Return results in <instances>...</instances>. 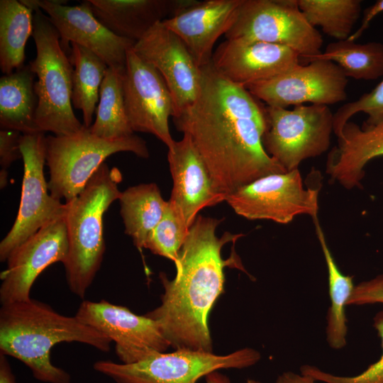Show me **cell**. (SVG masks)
<instances>
[{"label":"cell","mask_w":383,"mask_h":383,"mask_svg":"<svg viewBox=\"0 0 383 383\" xmlns=\"http://www.w3.org/2000/svg\"><path fill=\"white\" fill-rule=\"evenodd\" d=\"M201 77L194 102L172 119L190 137L216 189L226 196L265 175L287 172L263 148L265 106L211 62L201 67Z\"/></svg>","instance_id":"6da1fadb"},{"label":"cell","mask_w":383,"mask_h":383,"mask_svg":"<svg viewBox=\"0 0 383 383\" xmlns=\"http://www.w3.org/2000/svg\"><path fill=\"white\" fill-rule=\"evenodd\" d=\"M221 221L199 215L179 252L174 279L160 273L164 287L161 304L145 316L157 323L175 350H213L209 315L224 292V268L238 261L223 260L221 250L243 235L226 232L218 238L216 232Z\"/></svg>","instance_id":"7a4b0ae2"},{"label":"cell","mask_w":383,"mask_h":383,"mask_svg":"<svg viewBox=\"0 0 383 383\" xmlns=\"http://www.w3.org/2000/svg\"><path fill=\"white\" fill-rule=\"evenodd\" d=\"M62 342H78L109 352L111 340L76 316L62 315L31 298L1 305L0 353L21 361L36 379L70 383V375L50 360L52 348Z\"/></svg>","instance_id":"3957f363"},{"label":"cell","mask_w":383,"mask_h":383,"mask_svg":"<svg viewBox=\"0 0 383 383\" xmlns=\"http://www.w3.org/2000/svg\"><path fill=\"white\" fill-rule=\"evenodd\" d=\"M122 175L116 167L104 162L83 191L66 203L65 216L69 249L63 263L70 290L83 299L100 269L105 243L103 216L109 206L118 200Z\"/></svg>","instance_id":"277c9868"},{"label":"cell","mask_w":383,"mask_h":383,"mask_svg":"<svg viewBox=\"0 0 383 383\" xmlns=\"http://www.w3.org/2000/svg\"><path fill=\"white\" fill-rule=\"evenodd\" d=\"M32 37L36 57L29 62L37 76L36 123L41 132L70 135L85 128L72 110L73 67L60 45L58 31L38 6L33 10Z\"/></svg>","instance_id":"5b68a950"},{"label":"cell","mask_w":383,"mask_h":383,"mask_svg":"<svg viewBox=\"0 0 383 383\" xmlns=\"http://www.w3.org/2000/svg\"><path fill=\"white\" fill-rule=\"evenodd\" d=\"M45 145L50 194L60 201L65 199V203L83 191L110 155L131 152L139 157H149L146 142L135 134L122 139L107 140L93 135L86 127L70 135H49Z\"/></svg>","instance_id":"8992f818"},{"label":"cell","mask_w":383,"mask_h":383,"mask_svg":"<svg viewBox=\"0 0 383 383\" xmlns=\"http://www.w3.org/2000/svg\"><path fill=\"white\" fill-rule=\"evenodd\" d=\"M261 358L257 350L245 348L226 355L213 352L175 350L159 353L132 364L111 360L96 362L94 369L116 383H196L221 369H243Z\"/></svg>","instance_id":"52a82bcc"},{"label":"cell","mask_w":383,"mask_h":383,"mask_svg":"<svg viewBox=\"0 0 383 383\" xmlns=\"http://www.w3.org/2000/svg\"><path fill=\"white\" fill-rule=\"evenodd\" d=\"M265 112L263 148L287 172L328 150L333 131V113L328 106L301 104L292 109L266 106Z\"/></svg>","instance_id":"ba28073f"},{"label":"cell","mask_w":383,"mask_h":383,"mask_svg":"<svg viewBox=\"0 0 383 383\" xmlns=\"http://www.w3.org/2000/svg\"><path fill=\"white\" fill-rule=\"evenodd\" d=\"M224 36L286 46L307 62L321 53L323 42L304 16L297 0H242L236 19Z\"/></svg>","instance_id":"9c48e42d"},{"label":"cell","mask_w":383,"mask_h":383,"mask_svg":"<svg viewBox=\"0 0 383 383\" xmlns=\"http://www.w3.org/2000/svg\"><path fill=\"white\" fill-rule=\"evenodd\" d=\"M319 182L305 188L299 169L262 177L226 196L238 215L248 220L287 224L299 215L318 216Z\"/></svg>","instance_id":"30bf717a"},{"label":"cell","mask_w":383,"mask_h":383,"mask_svg":"<svg viewBox=\"0 0 383 383\" xmlns=\"http://www.w3.org/2000/svg\"><path fill=\"white\" fill-rule=\"evenodd\" d=\"M44 132L23 134L20 146L23 160V177L19 209L15 222L0 243V260L11 253L40 228L64 217L67 204L48 193L44 175L46 145Z\"/></svg>","instance_id":"8fae6325"},{"label":"cell","mask_w":383,"mask_h":383,"mask_svg":"<svg viewBox=\"0 0 383 383\" xmlns=\"http://www.w3.org/2000/svg\"><path fill=\"white\" fill-rule=\"evenodd\" d=\"M348 81L335 63L314 60L246 89L269 106L287 109L304 103L328 106L346 99Z\"/></svg>","instance_id":"7c38bea8"},{"label":"cell","mask_w":383,"mask_h":383,"mask_svg":"<svg viewBox=\"0 0 383 383\" xmlns=\"http://www.w3.org/2000/svg\"><path fill=\"white\" fill-rule=\"evenodd\" d=\"M133 47L126 53L123 77L129 124L133 132L152 134L169 148L174 142L169 126L174 114L172 95L158 70L140 58Z\"/></svg>","instance_id":"4fadbf2b"},{"label":"cell","mask_w":383,"mask_h":383,"mask_svg":"<svg viewBox=\"0 0 383 383\" xmlns=\"http://www.w3.org/2000/svg\"><path fill=\"white\" fill-rule=\"evenodd\" d=\"M75 316L114 342L116 354L123 364L135 363L170 347L155 321L123 306L105 300L83 301Z\"/></svg>","instance_id":"5bb4252c"},{"label":"cell","mask_w":383,"mask_h":383,"mask_svg":"<svg viewBox=\"0 0 383 383\" xmlns=\"http://www.w3.org/2000/svg\"><path fill=\"white\" fill-rule=\"evenodd\" d=\"M133 50L163 77L174 103L172 117L194 102L201 87V68L182 40L162 21L155 24L135 42Z\"/></svg>","instance_id":"9a60e30c"},{"label":"cell","mask_w":383,"mask_h":383,"mask_svg":"<svg viewBox=\"0 0 383 383\" xmlns=\"http://www.w3.org/2000/svg\"><path fill=\"white\" fill-rule=\"evenodd\" d=\"M65 216L48 223L11 253L1 274V305L30 299L39 274L53 263L65 262L69 249Z\"/></svg>","instance_id":"2e32d148"},{"label":"cell","mask_w":383,"mask_h":383,"mask_svg":"<svg viewBox=\"0 0 383 383\" xmlns=\"http://www.w3.org/2000/svg\"><path fill=\"white\" fill-rule=\"evenodd\" d=\"M35 1L58 31L61 48L68 57L72 49L70 43H74L95 53L108 67H125L127 51L135 42L105 27L94 16L88 0L74 6H65L67 1Z\"/></svg>","instance_id":"e0dca14e"},{"label":"cell","mask_w":383,"mask_h":383,"mask_svg":"<svg viewBox=\"0 0 383 383\" xmlns=\"http://www.w3.org/2000/svg\"><path fill=\"white\" fill-rule=\"evenodd\" d=\"M300 60L296 51L286 46L226 39L213 52L211 62L225 78L246 88L287 71Z\"/></svg>","instance_id":"ac0fdd59"},{"label":"cell","mask_w":383,"mask_h":383,"mask_svg":"<svg viewBox=\"0 0 383 383\" xmlns=\"http://www.w3.org/2000/svg\"><path fill=\"white\" fill-rule=\"evenodd\" d=\"M167 149L173 182L168 201L190 228L201 209L225 201L226 196L216 189L204 160L187 134L184 133L180 140H174Z\"/></svg>","instance_id":"d6986e66"},{"label":"cell","mask_w":383,"mask_h":383,"mask_svg":"<svg viewBox=\"0 0 383 383\" xmlns=\"http://www.w3.org/2000/svg\"><path fill=\"white\" fill-rule=\"evenodd\" d=\"M242 0L195 1L163 24L184 43L199 67L211 62L217 40L233 25Z\"/></svg>","instance_id":"ffe728a7"},{"label":"cell","mask_w":383,"mask_h":383,"mask_svg":"<svg viewBox=\"0 0 383 383\" xmlns=\"http://www.w3.org/2000/svg\"><path fill=\"white\" fill-rule=\"evenodd\" d=\"M337 137V145L328 155L326 172L347 189L358 187L367 163L383 156V120L363 127L348 121Z\"/></svg>","instance_id":"44dd1931"},{"label":"cell","mask_w":383,"mask_h":383,"mask_svg":"<svg viewBox=\"0 0 383 383\" xmlns=\"http://www.w3.org/2000/svg\"><path fill=\"white\" fill-rule=\"evenodd\" d=\"M94 16L115 35L135 43L157 23L194 0H88Z\"/></svg>","instance_id":"7402d4cb"},{"label":"cell","mask_w":383,"mask_h":383,"mask_svg":"<svg viewBox=\"0 0 383 383\" xmlns=\"http://www.w3.org/2000/svg\"><path fill=\"white\" fill-rule=\"evenodd\" d=\"M35 74L29 64L0 78V126L22 134L41 132L36 123Z\"/></svg>","instance_id":"603a6c76"},{"label":"cell","mask_w":383,"mask_h":383,"mask_svg":"<svg viewBox=\"0 0 383 383\" xmlns=\"http://www.w3.org/2000/svg\"><path fill=\"white\" fill-rule=\"evenodd\" d=\"M120 213L125 226V233L133 239L135 246L141 251L158 223L167 201L155 183L140 184L121 192L119 198Z\"/></svg>","instance_id":"cb8c5ba5"},{"label":"cell","mask_w":383,"mask_h":383,"mask_svg":"<svg viewBox=\"0 0 383 383\" xmlns=\"http://www.w3.org/2000/svg\"><path fill=\"white\" fill-rule=\"evenodd\" d=\"M313 221L328 270L331 304L326 316V340L331 348L340 350L347 345L348 328L345 309L355 287L353 276L345 275L339 270L327 244L318 216L313 218Z\"/></svg>","instance_id":"d4e9b609"},{"label":"cell","mask_w":383,"mask_h":383,"mask_svg":"<svg viewBox=\"0 0 383 383\" xmlns=\"http://www.w3.org/2000/svg\"><path fill=\"white\" fill-rule=\"evenodd\" d=\"M33 11L20 1H0V68L4 74L24 66L26 42L33 32Z\"/></svg>","instance_id":"484cf974"},{"label":"cell","mask_w":383,"mask_h":383,"mask_svg":"<svg viewBox=\"0 0 383 383\" xmlns=\"http://www.w3.org/2000/svg\"><path fill=\"white\" fill-rule=\"evenodd\" d=\"M71 45L69 59L73 67L72 103L82 111L84 126L89 128L108 65L86 48L74 43Z\"/></svg>","instance_id":"4316f807"},{"label":"cell","mask_w":383,"mask_h":383,"mask_svg":"<svg viewBox=\"0 0 383 383\" xmlns=\"http://www.w3.org/2000/svg\"><path fill=\"white\" fill-rule=\"evenodd\" d=\"M124 68L108 67L102 81L94 123L89 128L93 135L118 140L133 135L126 112L123 77Z\"/></svg>","instance_id":"83f0119b"},{"label":"cell","mask_w":383,"mask_h":383,"mask_svg":"<svg viewBox=\"0 0 383 383\" xmlns=\"http://www.w3.org/2000/svg\"><path fill=\"white\" fill-rule=\"evenodd\" d=\"M314 60L331 61L347 77L355 79L374 80L383 76V44L379 42L338 40L328 44L309 62Z\"/></svg>","instance_id":"f1b7e54d"},{"label":"cell","mask_w":383,"mask_h":383,"mask_svg":"<svg viewBox=\"0 0 383 383\" xmlns=\"http://www.w3.org/2000/svg\"><path fill=\"white\" fill-rule=\"evenodd\" d=\"M297 3L311 26H319L338 40L350 36L362 11L360 0H297Z\"/></svg>","instance_id":"f546056e"},{"label":"cell","mask_w":383,"mask_h":383,"mask_svg":"<svg viewBox=\"0 0 383 383\" xmlns=\"http://www.w3.org/2000/svg\"><path fill=\"white\" fill-rule=\"evenodd\" d=\"M189 230L182 217L167 201L164 214L150 234L145 248L172 260L175 265Z\"/></svg>","instance_id":"4dcf8cb0"},{"label":"cell","mask_w":383,"mask_h":383,"mask_svg":"<svg viewBox=\"0 0 383 383\" xmlns=\"http://www.w3.org/2000/svg\"><path fill=\"white\" fill-rule=\"evenodd\" d=\"M360 112L368 116L366 125H374L383 120V79L372 91L346 103L333 113V132L336 136L350 118Z\"/></svg>","instance_id":"1f68e13d"},{"label":"cell","mask_w":383,"mask_h":383,"mask_svg":"<svg viewBox=\"0 0 383 383\" xmlns=\"http://www.w3.org/2000/svg\"><path fill=\"white\" fill-rule=\"evenodd\" d=\"M373 326L381 339L382 353L380 358L362 372L355 376H338L324 372L318 367L304 365L300 368L301 373L325 383H383V309L374 316Z\"/></svg>","instance_id":"d6a6232c"},{"label":"cell","mask_w":383,"mask_h":383,"mask_svg":"<svg viewBox=\"0 0 383 383\" xmlns=\"http://www.w3.org/2000/svg\"><path fill=\"white\" fill-rule=\"evenodd\" d=\"M22 133L17 131H0V187L4 188L8 183V169L19 158H22L20 141Z\"/></svg>","instance_id":"836d02e7"},{"label":"cell","mask_w":383,"mask_h":383,"mask_svg":"<svg viewBox=\"0 0 383 383\" xmlns=\"http://www.w3.org/2000/svg\"><path fill=\"white\" fill-rule=\"evenodd\" d=\"M373 304H383V273L355 285L348 301V306Z\"/></svg>","instance_id":"e575fe53"},{"label":"cell","mask_w":383,"mask_h":383,"mask_svg":"<svg viewBox=\"0 0 383 383\" xmlns=\"http://www.w3.org/2000/svg\"><path fill=\"white\" fill-rule=\"evenodd\" d=\"M275 383H316V380L307 374L287 371L279 374Z\"/></svg>","instance_id":"d590c367"},{"label":"cell","mask_w":383,"mask_h":383,"mask_svg":"<svg viewBox=\"0 0 383 383\" xmlns=\"http://www.w3.org/2000/svg\"><path fill=\"white\" fill-rule=\"evenodd\" d=\"M382 12H383V0H378L373 5L365 10L359 29L361 31H365L369 26L371 21Z\"/></svg>","instance_id":"8d00e7d4"},{"label":"cell","mask_w":383,"mask_h":383,"mask_svg":"<svg viewBox=\"0 0 383 383\" xmlns=\"http://www.w3.org/2000/svg\"><path fill=\"white\" fill-rule=\"evenodd\" d=\"M6 355L0 353V383H16Z\"/></svg>","instance_id":"74e56055"},{"label":"cell","mask_w":383,"mask_h":383,"mask_svg":"<svg viewBox=\"0 0 383 383\" xmlns=\"http://www.w3.org/2000/svg\"><path fill=\"white\" fill-rule=\"evenodd\" d=\"M206 383H231L230 379L218 371L212 372L205 377Z\"/></svg>","instance_id":"f35d334b"},{"label":"cell","mask_w":383,"mask_h":383,"mask_svg":"<svg viewBox=\"0 0 383 383\" xmlns=\"http://www.w3.org/2000/svg\"><path fill=\"white\" fill-rule=\"evenodd\" d=\"M245 383H262V382L255 380V379H248L246 380Z\"/></svg>","instance_id":"ab89813d"}]
</instances>
